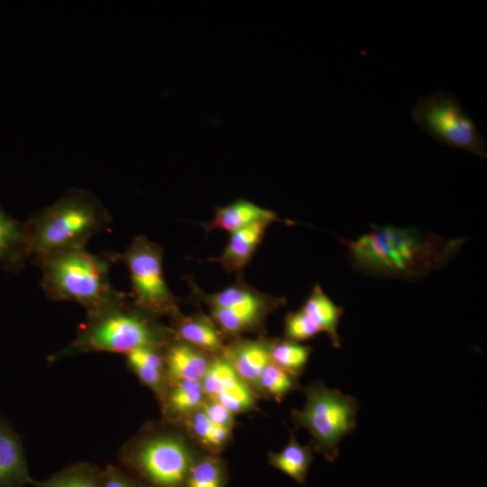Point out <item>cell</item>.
<instances>
[{
	"mask_svg": "<svg viewBox=\"0 0 487 487\" xmlns=\"http://www.w3.org/2000/svg\"><path fill=\"white\" fill-rule=\"evenodd\" d=\"M188 426L198 439L214 450L228 441L231 431L212 423L201 409L190 417Z\"/></svg>",
	"mask_w": 487,
	"mask_h": 487,
	"instance_id": "cell-25",
	"label": "cell"
},
{
	"mask_svg": "<svg viewBox=\"0 0 487 487\" xmlns=\"http://www.w3.org/2000/svg\"><path fill=\"white\" fill-rule=\"evenodd\" d=\"M348 261L361 274L419 280L448 263L467 238H446L416 227L373 225L353 240L340 238Z\"/></svg>",
	"mask_w": 487,
	"mask_h": 487,
	"instance_id": "cell-1",
	"label": "cell"
},
{
	"mask_svg": "<svg viewBox=\"0 0 487 487\" xmlns=\"http://www.w3.org/2000/svg\"><path fill=\"white\" fill-rule=\"evenodd\" d=\"M112 218L90 191L71 188L24 222L30 259L85 248Z\"/></svg>",
	"mask_w": 487,
	"mask_h": 487,
	"instance_id": "cell-2",
	"label": "cell"
},
{
	"mask_svg": "<svg viewBox=\"0 0 487 487\" xmlns=\"http://www.w3.org/2000/svg\"><path fill=\"white\" fill-rule=\"evenodd\" d=\"M186 487H222L220 464L213 458L193 463L185 481Z\"/></svg>",
	"mask_w": 487,
	"mask_h": 487,
	"instance_id": "cell-27",
	"label": "cell"
},
{
	"mask_svg": "<svg viewBox=\"0 0 487 487\" xmlns=\"http://www.w3.org/2000/svg\"><path fill=\"white\" fill-rule=\"evenodd\" d=\"M36 487H102L101 470L87 463L70 465L44 481H35Z\"/></svg>",
	"mask_w": 487,
	"mask_h": 487,
	"instance_id": "cell-19",
	"label": "cell"
},
{
	"mask_svg": "<svg viewBox=\"0 0 487 487\" xmlns=\"http://www.w3.org/2000/svg\"><path fill=\"white\" fill-rule=\"evenodd\" d=\"M301 309L318 326L322 332L326 333L332 346L341 347L337 327L344 314V308L336 305L318 284L313 287Z\"/></svg>",
	"mask_w": 487,
	"mask_h": 487,
	"instance_id": "cell-14",
	"label": "cell"
},
{
	"mask_svg": "<svg viewBox=\"0 0 487 487\" xmlns=\"http://www.w3.org/2000/svg\"><path fill=\"white\" fill-rule=\"evenodd\" d=\"M303 391L306 405L300 410L291 411L292 419L297 426L308 429L315 449L333 463L339 454V442L356 427L358 401L321 381L313 382Z\"/></svg>",
	"mask_w": 487,
	"mask_h": 487,
	"instance_id": "cell-5",
	"label": "cell"
},
{
	"mask_svg": "<svg viewBox=\"0 0 487 487\" xmlns=\"http://www.w3.org/2000/svg\"><path fill=\"white\" fill-rule=\"evenodd\" d=\"M211 399L216 400L233 414L247 410L253 404V394L244 381Z\"/></svg>",
	"mask_w": 487,
	"mask_h": 487,
	"instance_id": "cell-29",
	"label": "cell"
},
{
	"mask_svg": "<svg viewBox=\"0 0 487 487\" xmlns=\"http://www.w3.org/2000/svg\"><path fill=\"white\" fill-rule=\"evenodd\" d=\"M145 314L136 307H128L124 295L87 314L75 339L59 356L90 352L127 354L140 347L159 348L163 342L162 331Z\"/></svg>",
	"mask_w": 487,
	"mask_h": 487,
	"instance_id": "cell-4",
	"label": "cell"
},
{
	"mask_svg": "<svg viewBox=\"0 0 487 487\" xmlns=\"http://www.w3.org/2000/svg\"><path fill=\"white\" fill-rule=\"evenodd\" d=\"M122 456L155 487H181L193 464L185 442L169 433L139 438L124 446Z\"/></svg>",
	"mask_w": 487,
	"mask_h": 487,
	"instance_id": "cell-7",
	"label": "cell"
},
{
	"mask_svg": "<svg viewBox=\"0 0 487 487\" xmlns=\"http://www.w3.org/2000/svg\"><path fill=\"white\" fill-rule=\"evenodd\" d=\"M311 348L290 340L279 341L270 346L271 361L296 376L305 368Z\"/></svg>",
	"mask_w": 487,
	"mask_h": 487,
	"instance_id": "cell-22",
	"label": "cell"
},
{
	"mask_svg": "<svg viewBox=\"0 0 487 487\" xmlns=\"http://www.w3.org/2000/svg\"><path fill=\"white\" fill-rule=\"evenodd\" d=\"M120 259L128 268L133 305L137 308L152 315L176 313V300L165 281L162 250L159 245L138 236Z\"/></svg>",
	"mask_w": 487,
	"mask_h": 487,
	"instance_id": "cell-8",
	"label": "cell"
},
{
	"mask_svg": "<svg viewBox=\"0 0 487 487\" xmlns=\"http://www.w3.org/2000/svg\"><path fill=\"white\" fill-rule=\"evenodd\" d=\"M294 377L271 361L262 372L258 385L267 394L280 399L296 388Z\"/></svg>",
	"mask_w": 487,
	"mask_h": 487,
	"instance_id": "cell-26",
	"label": "cell"
},
{
	"mask_svg": "<svg viewBox=\"0 0 487 487\" xmlns=\"http://www.w3.org/2000/svg\"><path fill=\"white\" fill-rule=\"evenodd\" d=\"M28 259L25 224L10 216L0 205V265L10 271H17Z\"/></svg>",
	"mask_w": 487,
	"mask_h": 487,
	"instance_id": "cell-11",
	"label": "cell"
},
{
	"mask_svg": "<svg viewBox=\"0 0 487 487\" xmlns=\"http://www.w3.org/2000/svg\"><path fill=\"white\" fill-rule=\"evenodd\" d=\"M321 332L318 326L301 308L288 313L285 317L284 333L288 340L297 343L306 341Z\"/></svg>",
	"mask_w": 487,
	"mask_h": 487,
	"instance_id": "cell-28",
	"label": "cell"
},
{
	"mask_svg": "<svg viewBox=\"0 0 487 487\" xmlns=\"http://www.w3.org/2000/svg\"><path fill=\"white\" fill-rule=\"evenodd\" d=\"M262 220H278L275 213L257 205L239 199L225 207H216L215 216L207 225V230L220 229L231 234Z\"/></svg>",
	"mask_w": 487,
	"mask_h": 487,
	"instance_id": "cell-12",
	"label": "cell"
},
{
	"mask_svg": "<svg viewBox=\"0 0 487 487\" xmlns=\"http://www.w3.org/2000/svg\"><path fill=\"white\" fill-rule=\"evenodd\" d=\"M242 381L228 360L219 359L210 363L200 382L204 393L214 398Z\"/></svg>",
	"mask_w": 487,
	"mask_h": 487,
	"instance_id": "cell-23",
	"label": "cell"
},
{
	"mask_svg": "<svg viewBox=\"0 0 487 487\" xmlns=\"http://www.w3.org/2000/svg\"><path fill=\"white\" fill-rule=\"evenodd\" d=\"M210 307L233 309H259L266 306L264 298L249 287L232 286L213 295H206Z\"/></svg>",
	"mask_w": 487,
	"mask_h": 487,
	"instance_id": "cell-21",
	"label": "cell"
},
{
	"mask_svg": "<svg viewBox=\"0 0 487 487\" xmlns=\"http://www.w3.org/2000/svg\"><path fill=\"white\" fill-rule=\"evenodd\" d=\"M101 484L102 487H137L126 474L113 464L101 470Z\"/></svg>",
	"mask_w": 487,
	"mask_h": 487,
	"instance_id": "cell-31",
	"label": "cell"
},
{
	"mask_svg": "<svg viewBox=\"0 0 487 487\" xmlns=\"http://www.w3.org/2000/svg\"><path fill=\"white\" fill-rule=\"evenodd\" d=\"M202 412L215 425L231 430L234 425L233 413L214 399L209 398L206 402H202Z\"/></svg>",
	"mask_w": 487,
	"mask_h": 487,
	"instance_id": "cell-30",
	"label": "cell"
},
{
	"mask_svg": "<svg viewBox=\"0 0 487 487\" xmlns=\"http://www.w3.org/2000/svg\"><path fill=\"white\" fill-rule=\"evenodd\" d=\"M313 461L312 450L302 446L291 435L287 446L278 453L270 454V463L291 477L298 483H304Z\"/></svg>",
	"mask_w": 487,
	"mask_h": 487,
	"instance_id": "cell-17",
	"label": "cell"
},
{
	"mask_svg": "<svg viewBox=\"0 0 487 487\" xmlns=\"http://www.w3.org/2000/svg\"><path fill=\"white\" fill-rule=\"evenodd\" d=\"M414 122L443 145L487 157L484 137L475 123L452 94L443 91L418 98L411 109Z\"/></svg>",
	"mask_w": 487,
	"mask_h": 487,
	"instance_id": "cell-6",
	"label": "cell"
},
{
	"mask_svg": "<svg viewBox=\"0 0 487 487\" xmlns=\"http://www.w3.org/2000/svg\"><path fill=\"white\" fill-rule=\"evenodd\" d=\"M22 441L6 423L0 421V487L33 485Z\"/></svg>",
	"mask_w": 487,
	"mask_h": 487,
	"instance_id": "cell-9",
	"label": "cell"
},
{
	"mask_svg": "<svg viewBox=\"0 0 487 487\" xmlns=\"http://www.w3.org/2000/svg\"><path fill=\"white\" fill-rule=\"evenodd\" d=\"M238 376L245 382L257 384L271 362L270 346L258 341H248L234 348L228 360Z\"/></svg>",
	"mask_w": 487,
	"mask_h": 487,
	"instance_id": "cell-16",
	"label": "cell"
},
{
	"mask_svg": "<svg viewBox=\"0 0 487 487\" xmlns=\"http://www.w3.org/2000/svg\"><path fill=\"white\" fill-rule=\"evenodd\" d=\"M41 271L46 295L59 301H73L93 313L124 296L109 281L110 262L86 248L33 260Z\"/></svg>",
	"mask_w": 487,
	"mask_h": 487,
	"instance_id": "cell-3",
	"label": "cell"
},
{
	"mask_svg": "<svg viewBox=\"0 0 487 487\" xmlns=\"http://www.w3.org/2000/svg\"><path fill=\"white\" fill-rule=\"evenodd\" d=\"M162 398L169 413L175 416L191 414L203 402L204 391L199 381L172 380Z\"/></svg>",
	"mask_w": 487,
	"mask_h": 487,
	"instance_id": "cell-18",
	"label": "cell"
},
{
	"mask_svg": "<svg viewBox=\"0 0 487 487\" xmlns=\"http://www.w3.org/2000/svg\"><path fill=\"white\" fill-rule=\"evenodd\" d=\"M270 223L268 220L258 221L231 234L222 254L209 261L218 262L227 272L243 270L251 262Z\"/></svg>",
	"mask_w": 487,
	"mask_h": 487,
	"instance_id": "cell-10",
	"label": "cell"
},
{
	"mask_svg": "<svg viewBox=\"0 0 487 487\" xmlns=\"http://www.w3.org/2000/svg\"><path fill=\"white\" fill-rule=\"evenodd\" d=\"M164 361L167 374L171 380L200 381L210 365L202 354L184 342L169 345Z\"/></svg>",
	"mask_w": 487,
	"mask_h": 487,
	"instance_id": "cell-13",
	"label": "cell"
},
{
	"mask_svg": "<svg viewBox=\"0 0 487 487\" xmlns=\"http://www.w3.org/2000/svg\"><path fill=\"white\" fill-rule=\"evenodd\" d=\"M215 320L226 332L235 334L253 325L262 314L259 309H233L210 307Z\"/></svg>",
	"mask_w": 487,
	"mask_h": 487,
	"instance_id": "cell-24",
	"label": "cell"
},
{
	"mask_svg": "<svg viewBox=\"0 0 487 487\" xmlns=\"http://www.w3.org/2000/svg\"><path fill=\"white\" fill-rule=\"evenodd\" d=\"M125 355L128 367L139 380L159 395H162L167 388V371L164 356L158 348L140 347Z\"/></svg>",
	"mask_w": 487,
	"mask_h": 487,
	"instance_id": "cell-15",
	"label": "cell"
},
{
	"mask_svg": "<svg viewBox=\"0 0 487 487\" xmlns=\"http://www.w3.org/2000/svg\"><path fill=\"white\" fill-rule=\"evenodd\" d=\"M179 336L188 345H192L207 351L221 348V337L215 326L204 317H193L183 319L178 326Z\"/></svg>",
	"mask_w": 487,
	"mask_h": 487,
	"instance_id": "cell-20",
	"label": "cell"
}]
</instances>
